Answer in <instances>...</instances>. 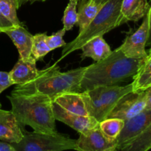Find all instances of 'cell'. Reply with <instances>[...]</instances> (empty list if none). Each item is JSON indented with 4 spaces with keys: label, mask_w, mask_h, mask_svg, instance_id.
Masks as SVG:
<instances>
[{
    "label": "cell",
    "mask_w": 151,
    "mask_h": 151,
    "mask_svg": "<svg viewBox=\"0 0 151 151\" xmlns=\"http://www.w3.org/2000/svg\"><path fill=\"white\" fill-rule=\"evenodd\" d=\"M144 59L126 57L119 47L106 58L86 67L81 81V92L115 86L133 78Z\"/></svg>",
    "instance_id": "obj_1"
},
{
    "label": "cell",
    "mask_w": 151,
    "mask_h": 151,
    "mask_svg": "<svg viewBox=\"0 0 151 151\" xmlns=\"http://www.w3.org/2000/svg\"><path fill=\"white\" fill-rule=\"evenodd\" d=\"M12 112L23 130L31 127L35 132L52 134L58 132L52 110L53 101L47 95L40 94H12L7 96Z\"/></svg>",
    "instance_id": "obj_2"
},
{
    "label": "cell",
    "mask_w": 151,
    "mask_h": 151,
    "mask_svg": "<svg viewBox=\"0 0 151 151\" xmlns=\"http://www.w3.org/2000/svg\"><path fill=\"white\" fill-rule=\"evenodd\" d=\"M86 67L61 72L57 63L42 70L32 81L16 85L12 94H40L48 96L53 101L58 95L66 92L81 93V81Z\"/></svg>",
    "instance_id": "obj_3"
},
{
    "label": "cell",
    "mask_w": 151,
    "mask_h": 151,
    "mask_svg": "<svg viewBox=\"0 0 151 151\" xmlns=\"http://www.w3.org/2000/svg\"><path fill=\"white\" fill-rule=\"evenodd\" d=\"M122 0H109L102 6L95 17L78 36L63 47L60 60L75 50H80L87 41L94 37L103 35L117 27Z\"/></svg>",
    "instance_id": "obj_4"
},
{
    "label": "cell",
    "mask_w": 151,
    "mask_h": 151,
    "mask_svg": "<svg viewBox=\"0 0 151 151\" xmlns=\"http://www.w3.org/2000/svg\"><path fill=\"white\" fill-rule=\"evenodd\" d=\"M133 91L132 84L100 86L81 92L88 116L98 122L106 119L117 102Z\"/></svg>",
    "instance_id": "obj_5"
},
{
    "label": "cell",
    "mask_w": 151,
    "mask_h": 151,
    "mask_svg": "<svg viewBox=\"0 0 151 151\" xmlns=\"http://www.w3.org/2000/svg\"><path fill=\"white\" fill-rule=\"evenodd\" d=\"M76 140L59 133L24 132L19 142L11 144L17 151H63L75 150Z\"/></svg>",
    "instance_id": "obj_6"
},
{
    "label": "cell",
    "mask_w": 151,
    "mask_h": 151,
    "mask_svg": "<svg viewBox=\"0 0 151 151\" xmlns=\"http://www.w3.org/2000/svg\"><path fill=\"white\" fill-rule=\"evenodd\" d=\"M151 125V109H145L125 121L123 128L116 139V149L121 151Z\"/></svg>",
    "instance_id": "obj_7"
},
{
    "label": "cell",
    "mask_w": 151,
    "mask_h": 151,
    "mask_svg": "<svg viewBox=\"0 0 151 151\" xmlns=\"http://www.w3.org/2000/svg\"><path fill=\"white\" fill-rule=\"evenodd\" d=\"M149 15L148 12L143 18V22L138 29L128 35L120 49L126 57L131 58H145L147 56L145 47L149 38Z\"/></svg>",
    "instance_id": "obj_8"
},
{
    "label": "cell",
    "mask_w": 151,
    "mask_h": 151,
    "mask_svg": "<svg viewBox=\"0 0 151 151\" xmlns=\"http://www.w3.org/2000/svg\"><path fill=\"white\" fill-rule=\"evenodd\" d=\"M146 108V91H131L124 95L114 107L107 118L125 121L142 111Z\"/></svg>",
    "instance_id": "obj_9"
},
{
    "label": "cell",
    "mask_w": 151,
    "mask_h": 151,
    "mask_svg": "<svg viewBox=\"0 0 151 151\" xmlns=\"http://www.w3.org/2000/svg\"><path fill=\"white\" fill-rule=\"evenodd\" d=\"M115 149H116V142L105 137L99 126L80 134L75 147L77 151H113Z\"/></svg>",
    "instance_id": "obj_10"
},
{
    "label": "cell",
    "mask_w": 151,
    "mask_h": 151,
    "mask_svg": "<svg viewBox=\"0 0 151 151\" xmlns=\"http://www.w3.org/2000/svg\"><path fill=\"white\" fill-rule=\"evenodd\" d=\"M52 110L56 120L69 125L80 134L88 132L99 126V122L94 118L71 113L54 102L52 103Z\"/></svg>",
    "instance_id": "obj_11"
},
{
    "label": "cell",
    "mask_w": 151,
    "mask_h": 151,
    "mask_svg": "<svg viewBox=\"0 0 151 151\" xmlns=\"http://www.w3.org/2000/svg\"><path fill=\"white\" fill-rule=\"evenodd\" d=\"M25 131L21 128L12 111L0 109V140L10 144L18 143Z\"/></svg>",
    "instance_id": "obj_12"
},
{
    "label": "cell",
    "mask_w": 151,
    "mask_h": 151,
    "mask_svg": "<svg viewBox=\"0 0 151 151\" xmlns=\"http://www.w3.org/2000/svg\"><path fill=\"white\" fill-rule=\"evenodd\" d=\"M4 33L10 37L17 48L19 54V58L24 60L35 59L32 55L33 35L28 32L23 24L14 27L12 29L6 31Z\"/></svg>",
    "instance_id": "obj_13"
},
{
    "label": "cell",
    "mask_w": 151,
    "mask_h": 151,
    "mask_svg": "<svg viewBox=\"0 0 151 151\" xmlns=\"http://www.w3.org/2000/svg\"><path fill=\"white\" fill-rule=\"evenodd\" d=\"M149 8L150 4L147 0H122L116 27L129 21L138 22L146 16Z\"/></svg>",
    "instance_id": "obj_14"
},
{
    "label": "cell",
    "mask_w": 151,
    "mask_h": 151,
    "mask_svg": "<svg viewBox=\"0 0 151 151\" xmlns=\"http://www.w3.org/2000/svg\"><path fill=\"white\" fill-rule=\"evenodd\" d=\"M35 59L24 60L19 59L17 63L9 72L10 81L13 85H20L32 81L38 73Z\"/></svg>",
    "instance_id": "obj_15"
},
{
    "label": "cell",
    "mask_w": 151,
    "mask_h": 151,
    "mask_svg": "<svg viewBox=\"0 0 151 151\" xmlns=\"http://www.w3.org/2000/svg\"><path fill=\"white\" fill-rule=\"evenodd\" d=\"M81 50H82L81 58H91L96 62L106 58L112 52L111 47L103 38V35L94 37L87 41Z\"/></svg>",
    "instance_id": "obj_16"
},
{
    "label": "cell",
    "mask_w": 151,
    "mask_h": 151,
    "mask_svg": "<svg viewBox=\"0 0 151 151\" xmlns=\"http://www.w3.org/2000/svg\"><path fill=\"white\" fill-rule=\"evenodd\" d=\"M53 102L65 110L81 116H88L81 93L66 92L58 95Z\"/></svg>",
    "instance_id": "obj_17"
},
{
    "label": "cell",
    "mask_w": 151,
    "mask_h": 151,
    "mask_svg": "<svg viewBox=\"0 0 151 151\" xmlns=\"http://www.w3.org/2000/svg\"><path fill=\"white\" fill-rule=\"evenodd\" d=\"M133 91H144L151 86V44L150 48L136 75L133 77Z\"/></svg>",
    "instance_id": "obj_18"
},
{
    "label": "cell",
    "mask_w": 151,
    "mask_h": 151,
    "mask_svg": "<svg viewBox=\"0 0 151 151\" xmlns=\"http://www.w3.org/2000/svg\"><path fill=\"white\" fill-rule=\"evenodd\" d=\"M78 10V23L80 32L83 30L98 13L103 4H97L91 0H80Z\"/></svg>",
    "instance_id": "obj_19"
},
{
    "label": "cell",
    "mask_w": 151,
    "mask_h": 151,
    "mask_svg": "<svg viewBox=\"0 0 151 151\" xmlns=\"http://www.w3.org/2000/svg\"><path fill=\"white\" fill-rule=\"evenodd\" d=\"M125 121L117 118H106L99 122V128L106 137L111 141H116L123 128Z\"/></svg>",
    "instance_id": "obj_20"
},
{
    "label": "cell",
    "mask_w": 151,
    "mask_h": 151,
    "mask_svg": "<svg viewBox=\"0 0 151 151\" xmlns=\"http://www.w3.org/2000/svg\"><path fill=\"white\" fill-rule=\"evenodd\" d=\"M19 7L17 0H0V12L15 27L22 24L17 16Z\"/></svg>",
    "instance_id": "obj_21"
},
{
    "label": "cell",
    "mask_w": 151,
    "mask_h": 151,
    "mask_svg": "<svg viewBox=\"0 0 151 151\" xmlns=\"http://www.w3.org/2000/svg\"><path fill=\"white\" fill-rule=\"evenodd\" d=\"M47 36V33H37L32 37V55L36 61L51 52L46 41Z\"/></svg>",
    "instance_id": "obj_22"
},
{
    "label": "cell",
    "mask_w": 151,
    "mask_h": 151,
    "mask_svg": "<svg viewBox=\"0 0 151 151\" xmlns=\"http://www.w3.org/2000/svg\"><path fill=\"white\" fill-rule=\"evenodd\" d=\"M151 146V125L121 151H149Z\"/></svg>",
    "instance_id": "obj_23"
},
{
    "label": "cell",
    "mask_w": 151,
    "mask_h": 151,
    "mask_svg": "<svg viewBox=\"0 0 151 151\" xmlns=\"http://www.w3.org/2000/svg\"><path fill=\"white\" fill-rule=\"evenodd\" d=\"M78 0H69L65 9L63 17V29L66 31L71 30L78 23Z\"/></svg>",
    "instance_id": "obj_24"
},
{
    "label": "cell",
    "mask_w": 151,
    "mask_h": 151,
    "mask_svg": "<svg viewBox=\"0 0 151 151\" xmlns=\"http://www.w3.org/2000/svg\"><path fill=\"white\" fill-rule=\"evenodd\" d=\"M65 32H66V30L63 28L58 32H55L52 35H50V36L47 35L46 41H47V45L51 51L57 48L66 46V43L63 40V35H64Z\"/></svg>",
    "instance_id": "obj_25"
},
{
    "label": "cell",
    "mask_w": 151,
    "mask_h": 151,
    "mask_svg": "<svg viewBox=\"0 0 151 151\" xmlns=\"http://www.w3.org/2000/svg\"><path fill=\"white\" fill-rule=\"evenodd\" d=\"M12 85L13 84L10 81L9 72L0 71V94Z\"/></svg>",
    "instance_id": "obj_26"
},
{
    "label": "cell",
    "mask_w": 151,
    "mask_h": 151,
    "mask_svg": "<svg viewBox=\"0 0 151 151\" xmlns=\"http://www.w3.org/2000/svg\"><path fill=\"white\" fill-rule=\"evenodd\" d=\"M14 25L7 20L0 12V33H4L8 29L14 27Z\"/></svg>",
    "instance_id": "obj_27"
},
{
    "label": "cell",
    "mask_w": 151,
    "mask_h": 151,
    "mask_svg": "<svg viewBox=\"0 0 151 151\" xmlns=\"http://www.w3.org/2000/svg\"><path fill=\"white\" fill-rule=\"evenodd\" d=\"M0 151H17L10 143L0 142Z\"/></svg>",
    "instance_id": "obj_28"
},
{
    "label": "cell",
    "mask_w": 151,
    "mask_h": 151,
    "mask_svg": "<svg viewBox=\"0 0 151 151\" xmlns=\"http://www.w3.org/2000/svg\"><path fill=\"white\" fill-rule=\"evenodd\" d=\"M146 91V108L145 109H151V86L149 87Z\"/></svg>",
    "instance_id": "obj_29"
},
{
    "label": "cell",
    "mask_w": 151,
    "mask_h": 151,
    "mask_svg": "<svg viewBox=\"0 0 151 151\" xmlns=\"http://www.w3.org/2000/svg\"><path fill=\"white\" fill-rule=\"evenodd\" d=\"M150 4V8L148 10V15H149V25H150V29H149V38L147 44H151V0L149 2Z\"/></svg>",
    "instance_id": "obj_30"
},
{
    "label": "cell",
    "mask_w": 151,
    "mask_h": 151,
    "mask_svg": "<svg viewBox=\"0 0 151 151\" xmlns=\"http://www.w3.org/2000/svg\"><path fill=\"white\" fill-rule=\"evenodd\" d=\"M46 1V0H17L18 1V4H19V6L20 7V6H22V4H25L26 2H28V1H29V2L32 4V3L35 2V1Z\"/></svg>",
    "instance_id": "obj_31"
},
{
    "label": "cell",
    "mask_w": 151,
    "mask_h": 151,
    "mask_svg": "<svg viewBox=\"0 0 151 151\" xmlns=\"http://www.w3.org/2000/svg\"><path fill=\"white\" fill-rule=\"evenodd\" d=\"M91 1H93L97 4H103L109 0H91Z\"/></svg>",
    "instance_id": "obj_32"
},
{
    "label": "cell",
    "mask_w": 151,
    "mask_h": 151,
    "mask_svg": "<svg viewBox=\"0 0 151 151\" xmlns=\"http://www.w3.org/2000/svg\"><path fill=\"white\" fill-rule=\"evenodd\" d=\"M113 151H119V150H118L117 149H115V150H113Z\"/></svg>",
    "instance_id": "obj_33"
},
{
    "label": "cell",
    "mask_w": 151,
    "mask_h": 151,
    "mask_svg": "<svg viewBox=\"0 0 151 151\" xmlns=\"http://www.w3.org/2000/svg\"><path fill=\"white\" fill-rule=\"evenodd\" d=\"M1 103H0V109H1Z\"/></svg>",
    "instance_id": "obj_34"
},
{
    "label": "cell",
    "mask_w": 151,
    "mask_h": 151,
    "mask_svg": "<svg viewBox=\"0 0 151 151\" xmlns=\"http://www.w3.org/2000/svg\"><path fill=\"white\" fill-rule=\"evenodd\" d=\"M78 1H80V0H78Z\"/></svg>",
    "instance_id": "obj_35"
},
{
    "label": "cell",
    "mask_w": 151,
    "mask_h": 151,
    "mask_svg": "<svg viewBox=\"0 0 151 151\" xmlns=\"http://www.w3.org/2000/svg\"><path fill=\"white\" fill-rule=\"evenodd\" d=\"M150 150H151V146H150Z\"/></svg>",
    "instance_id": "obj_36"
}]
</instances>
